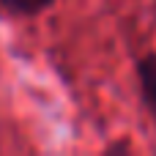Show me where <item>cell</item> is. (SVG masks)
<instances>
[{"label": "cell", "instance_id": "cell-2", "mask_svg": "<svg viewBox=\"0 0 156 156\" xmlns=\"http://www.w3.org/2000/svg\"><path fill=\"white\" fill-rule=\"evenodd\" d=\"M55 0H0V11L14 14V16H36L47 11Z\"/></svg>", "mask_w": 156, "mask_h": 156}, {"label": "cell", "instance_id": "cell-1", "mask_svg": "<svg viewBox=\"0 0 156 156\" xmlns=\"http://www.w3.org/2000/svg\"><path fill=\"white\" fill-rule=\"evenodd\" d=\"M137 85H140V99L148 115L156 121V52L137 60Z\"/></svg>", "mask_w": 156, "mask_h": 156}]
</instances>
